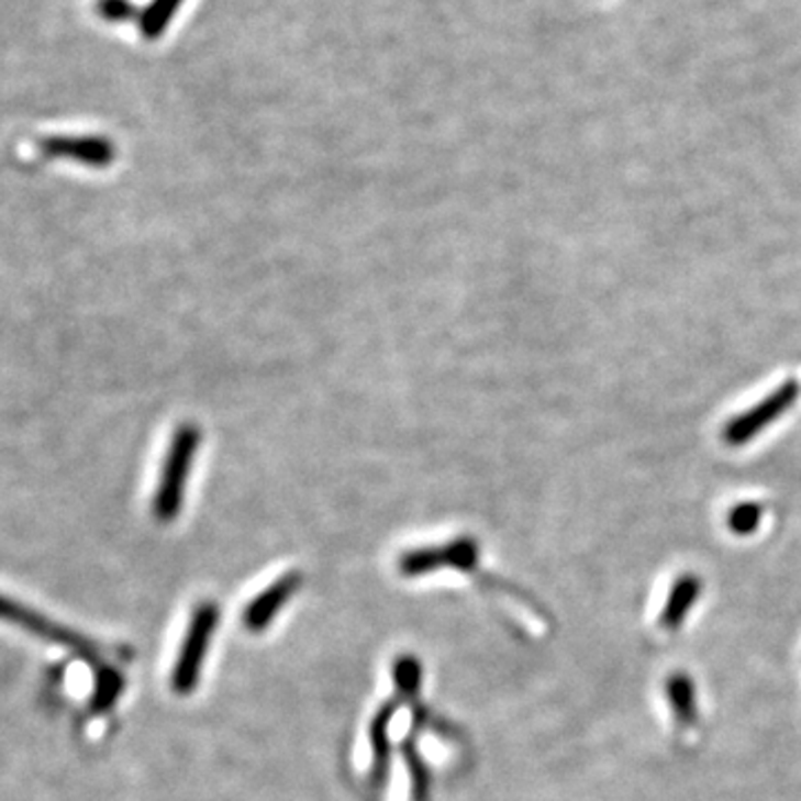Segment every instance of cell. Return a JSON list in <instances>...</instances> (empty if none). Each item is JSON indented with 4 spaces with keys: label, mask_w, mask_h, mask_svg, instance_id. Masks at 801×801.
<instances>
[{
    "label": "cell",
    "mask_w": 801,
    "mask_h": 801,
    "mask_svg": "<svg viewBox=\"0 0 801 801\" xmlns=\"http://www.w3.org/2000/svg\"><path fill=\"white\" fill-rule=\"evenodd\" d=\"M203 432L194 423H181L169 441V450L165 457V466L158 479V488L154 494V516L160 523H169L183 508V497L188 488V479L192 472L194 457L201 450Z\"/></svg>",
    "instance_id": "obj_1"
},
{
    "label": "cell",
    "mask_w": 801,
    "mask_h": 801,
    "mask_svg": "<svg viewBox=\"0 0 801 801\" xmlns=\"http://www.w3.org/2000/svg\"><path fill=\"white\" fill-rule=\"evenodd\" d=\"M219 619H221L219 605L212 601H205L199 608H194L188 633L183 637L181 653H178L171 668L169 681L176 694H190L199 686L203 664L210 650V639L219 628Z\"/></svg>",
    "instance_id": "obj_2"
},
{
    "label": "cell",
    "mask_w": 801,
    "mask_h": 801,
    "mask_svg": "<svg viewBox=\"0 0 801 801\" xmlns=\"http://www.w3.org/2000/svg\"><path fill=\"white\" fill-rule=\"evenodd\" d=\"M797 397H799L797 381H783L768 397H764L759 403H755L746 412L731 419L724 427V434H722L724 441L728 445H735V448H737V445H744V443L753 441L768 425H772L779 416H783L792 408Z\"/></svg>",
    "instance_id": "obj_3"
},
{
    "label": "cell",
    "mask_w": 801,
    "mask_h": 801,
    "mask_svg": "<svg viewBox=\"0 0 801 801\" xmlns=\"http://www.w3.org/2000/svg\"><path fill=\"white\" fill-rule=\"evenodd\" d=\"M479 561V548L472 539L459 537L450 544L443 546H427L408 550L399 559V572L403 577H423L436 572L438 568H457V570H472Z\"/></svg>",
    "instance_id": "obj_4"
},
{
    "label": "cell",
    "mask_w": 801,
    "mask_h": 801,
    "mask_svg": "<svg viewBox=\"0 0 801 801\" xmlns=\"http://www.w3.org/2000/svg\"><path fill=\"white\" fill-rule=\"evenodd\" d=\"M0 619L10 621V623H14V626H21V628H25V631H30V633H34V635L52 642V644L65 646V648H69L74 653H80L82 657H89V659L97 657V648L92 644H89L87 639L78 637L71 631H65V628L56 626V623H52L49 619L41 616L34 610H27L25 605H21V603H16L12 599L0 597Z\"/></svg>",
    "instance_id": "obj_5"
},
{
    "label": "cell",
    "mask_w": 801,
    "mask_h": 801,
    "mask_svg": "<svg viewBox=\"0 0 801 801\" xmlns=\"http://www.w3.org/2000/svg\"><path fill=\"white\" fill-rule=\"evenodd\" d=\"M41 152L49 158H69L89 167H110L116 158V147L105 136H47L41 141Z\"/></svg>",
    "instance_id": "obj_6"
},
{
    "label": "cell",
    "mask_w": 801,
    "mask_h": 801,
    "mask_svg": "<svg viewBox=\"0 0 801 801\" xmlns=\"http://www.w3.org/2000/svg\"><path fill=\"white\" fill-rule=\"evenodd\" d=\"M301 586L299 572H288L279 577L275 583L267 586L263 592H258L243 610V626L249 633H263L270 628L272 619L281 612V608L297 594Z\"/></svg>",
    "instance_id": "obj_7"
},
{
    "label": "cell",
    "mask_w": 801,
    "mask_h": 801,
    "mask_svg": "<svg viewBox=\"0 0 801 801\" xmlns=\"http://www.w3.org/2000/svg\"><path fill=\"white\" fill-rule=\"evenodd\" d=\"M699 597H701V579L694 575H681L670 588L666 605L659 614V626L668 633H677L683 626L692 605L699 601Z\"/></svg>",
    "instance_id": "obj_8"
},
{
    "label": "cell",
    "mask_w": 801,
    "mask_h": 801,
    "mask_svg": "<svg viewBox=\"0 0 801 801\" xmlns=\"http://www.w3.org/2000/svg\"><path fill=\"white\" fill-rule=\"evenodd\" d=\"M666 697L672 710L675 724L683 731L694 728L699 724V701L697 686L688 672H672L666 681Z\"/></svg>",
    "instance_id": "obj_9"
},
{
    "label": "cell",
    "mask_w": 801,
    "mask_h": 801,
    "mask_svg": "<svg viewBox=\"0 0 801 801\" xmlns=\"http://www.w3.org/2000/svg\"><path fill=\"white\" fill-rule=\"evenodd\" d=\"M397 703H388L379 710V715L372 720L370 742H372V757H375V779L381 783L388 772V755H390V722L394 720Z\"/></svg>",
    "instance_id": "obj_10"
},
{
    "label": "cell",
    "mask_w": 801,
    "mask_h": 801,
    "mask_svg": "<svg viewBox=\"0 0 801 801\" xmlns=\"http://www.w3.org/2000/svg\"><path fill=\"white\" fill-rule=\"evenodd\" d=\"M183 0H152V3L143 10V14L138 16V30L145 38L156 41L165 34V30L169 27L174 14L181 10Z\"/></svg>",
    "instance_id": "obj_11"
},
{
    "label": "cell",
    "mask_w": 801,
    "mask_h": 801,
    "mask_svg": "<svg viewBox=\"0 0 801 801\" xmlns=\"http://www.w3.org/2000/svg\"><path fill=\"white\" fill-rule=\"evenodd\" d=\"M761 521V508L757 503H739L728 512V527L739 534V537H748L757 530Z\"/></svg>",
    "instance_id": "obj_12"
},
{
    "label": "cell",
    "mask_w": 801,
    "mask_h": 801,
    "mask_svg": "<svg viewBox=\"0 0 801 801\" xmlns=\"http://www.w3.org/2000/svg\"><path fill=\"white\" fill-rule=\"evenodd\" d=\"M121 688H123V679H121L114 670H110V668L101 670V672L97 675L94 705H97V708H110V705L116 701V697H119Z\"/></svg>",
    "instance_id": "obj_13"
},
{
    "label": "cell",
    "mask_w": 801,
    "mask_h": 801,
    "mask_svg": "<svg viewBox=\"0 0 801 801\" xmlns=\"http://www.w3.org/2000/svg\"><path fill=\"white\" fill-rule=\"evenodd\" d=\"M394 679L399 690H403L405 694H414L421 686V666L414 657H401L394 664Z\"/></svg>",
    "instance_id": "obj_14"
},
{
    "label": "cell",
    "mask_w": 801,
    "mask_h": 801,
    "mask_svg": "<svg viewBox=\"0 0 801 801\" xmlns=\"http://www.w3.org/2000/svg\"><path fill=\"white\" fill-rule=\"evenodd\" d=\"M97 10L105 21L112 23H127L136 19V8L132 0H99Z\"/></svg>",
    "instance_id": "obj_15"
}]
</instances>
